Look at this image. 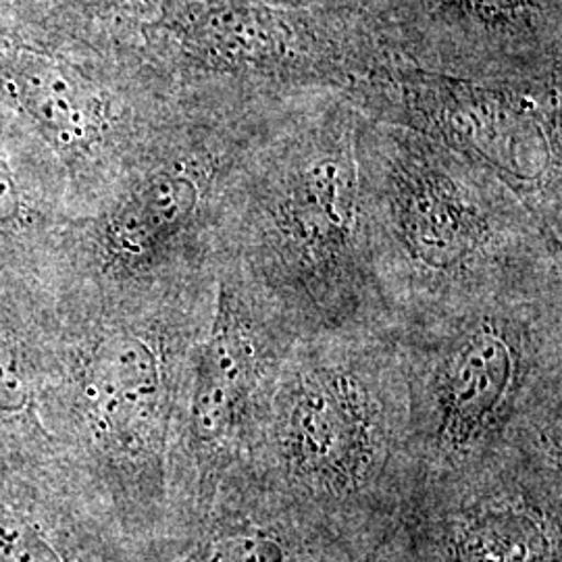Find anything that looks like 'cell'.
Listing matches in <instances>:
<instances>
[{
    "mask_svg": "<svg viewBox=\"0 0 562 562\" xmlns=\"http://www.w3.org/2000/svg\"><path fill=\"white\" fill-rule=\"evenodd\" d=\"M362 121L341 92L290 99L225 196L215 267H229L299 338L394 327L369 248Z\"/></svg>",
    "mask_w": 562,
    "mask_h": 562,
    "instance_id": "cell-1",
    "label": "cell"
},
{
    "mask_svg": "<svg viewBox=\"0 0 562 562\" xmlns=\"http://www.w3.org/2000/svg\"><path fill=\"white\" fill-rule=\"evenodd\" d=\"M359 161L371 261L394 325L562 288V234L494 171L367 115Z\"/></svg>",
    "mask_w": 562,
    "mask_h": 562,
    "instance_id": "cell-2",
    "label": "cell"
},
{
    "mask_svg": "<svg viewBox=\"0 0 562 562\" xmlns=\"http://www.w3.org/2000/svg\"><path fill=\"white\" fill-rule=\"evenodd\" d=\"M246 464L373 552L417 482L394 327L296 338Z\"/></svg>",
    "mask_w": 562,
    "mask_h": 562,
    "instance_id": "cell-3",
    "label": "cell"
},
{
    "mask_svg": "<svg viewBox=\"0 0 562 562\" xmlns=\"http://www.w3.org/2000/svg\"><path fill=\"white\" fill-rule=\"evenodd\" d=\"M215 276L111 294L67 352L60 406L86 494L130 542L173 515V442L188 362Z\"/></svg>",
    "mask_w": 562,
    "mask_h": 562,
    "instance_id": "cell-4",
    "label": "cell"
},
{
    "mask_svg": "<svg viewBox=\"0 0 562 562\" xmlns=\"http://www.w3.org/2000/svg\"><path fill=\"white\" fill-rule=\"evenodd\" d=\"M417 482L562 457V288L394 325Z\"/></svg>",
    "mask_w": 562,
    "mask_h": 562,
    "instance_id": "cell-5",
    "label": "cell"
},
{
    "mask_svg": "<svg viewBox=\"0 0 562 562\" xmlns=\"http://www.w3.org/2000/svg\"><path fill=\"white\" fill-rule=\"evenodd\" d=\"M562 78L469 80L394 63L350 97L503 178L562 234Z\"/></svg>",
    "mask_w": 562,
    "mask_h": 562,
    "instance_id": "cell-6",
    "label": "cell"
},
{
    "mask_svg": "<svg viewBox=\"0 0 562 562\" xmlns=\"http://www.w3.org/2000/svg\"><path fill=\"white\" fill-rule=\"evenodd\" d=\"M344 23L265 0H173L162 21V63L188 90L262 99L350 94L398 60Z\"/></svg>",
    "mask_w": 562,
    "mask_h": 562,
    "instance_id": "cell-7",
    "label": "cell"
},
{
    "mask_svg": "<svg viewBox=\"0 0 562 562\" xmlns=\"http://www.w3.org/2000/svg\"><path fill=\"white\" fill-rule=\"evenodd\" d=\"M299 336L225 265L194 344L173 442V513L204 503L248 459L281 362ZM173 517V515H171Z\"/></svg>",
    "mask_w": 562,
    "mask_h": 562,
    "instance_id": "cell-8",
    "label": "cell"
},
{
    "mask_svg": "<svg viewBox=\"0 0 562 562\" xmlns=\"http://www.w3.org/2000/svg\"><path fill=\"white\" fill-rule=\"evenodd\" d=\"M367 562H562V457L415 483Z\"/></svg>",
    "mask_w": 562,
    "mask_h": 562,
    "instance_id": "cell-9",
    "label": "cell"
},
{
    "mask_svg": "<svg viewBox=\"0 0 562 562\" xmlns=\"http://www.w3.org/2000/svg\"><path fill=\"white\" fill-rule=\"evenodd\" d=\"M371 550L285 501L244 462L204 503L173 513L132 562H367Z\"/></svg>",
    "mask_w": 562,
    "mask_h": 562,
    "instance_id": "cell-10",
    "label": "cell"
},
{
    "mask_svg": "<svg viewBox=\"0 0 562 562\" xmlns=\"http://www.w3.org/2000/svg\"><path fill=\"white\" fill-rule=\"evenodd\" d=\"M0 88L71 167L121 169L142 142L138 99L71 63L15 53L0 60Z\"/></svg>",
    "mask_w": 562,
    "mask_h": 562,
    "instance_id": "cell-11",
    "label": "cell"
},
{
    "mask_svg": "<svg viewBox=\"0 0 562 562\" xmlns=\"http://www.w3.org/2000/svg\"><path fill=\"white\" fill-rule=\"evenodd\" d=\"M130 542L71 483L0 467V562H132Z\"/></svg>",
    "mask_w": 562,
    "mask_h": 562,
    "instance_id": "cell-12",
    "label": "cell"
},
{
    "mask_svg": "<svg viewBox=\"0 0 562 562\" xmlns=\"http://www.w3.org/2000/svg\"><path fill=\"white\" fill-rule=\"evenodd\" d=\"M21 213V194L11 171L0 162V223H13Z\"/></svg>",
    "mask_w": 562,
    "mask_h": 562,
    "instance_id": "cell-13",
    "label": "cell"
}]
</instances>
